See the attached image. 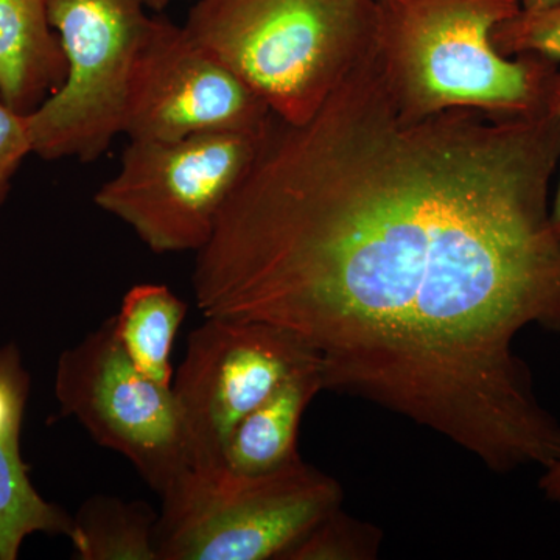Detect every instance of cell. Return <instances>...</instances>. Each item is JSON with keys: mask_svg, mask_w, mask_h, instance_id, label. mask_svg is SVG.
I'll return each mask as SVG.
<instances>
[{"mask_svg": "<svg viewBox=\"0 0 560 560\" xmlns=\"http://www.w3.org/2000/svg\"><path fill=\"white\" fill-rule=\"evenodd\" d=\"M318 357L289 331L209 316L173 375L189 467L224 464L232 431L280 383ZM319 363V361H318Z\"/></svg>", "mask_w": 560, "mask_h": 560, "instance_id": "cell-8", "label": "cell"}, {"mask_svg": "<svg viewBox=\"0 0 560 560\" xmlns=\"http://www.w3.org/2000/svg\"><path fill=\"white\" fill-rule=\"evenodd\" d=\"M539 488L548 500L560 503V453L550 466L545 467Z\"/></svg>", "mask_w": 560, "mask_h": 560, "instance_id": "cell-19", "label": "cell"}, {"mask_svg": "<svg viewBox=\"0 0 560 560\" xmlns=\"http://www.w3.org/2000/svg\"><path fill=\"white\" fill-rule=\"evenodd\" d=\"M372 55L401 113L474 108L523 117L547 110L560 62L503 57L490 33L521 13V0H374Z\"/></svg>", "mask_w": 560, "mask_h": 560, "instance_id": "cell-2", "label": "cell"}, {"mask_svg": "<svg viewBox=\"0 0 560 560\" xmlns=\"http://www.w3.org/2000/svg\"><path fill=\"white\" fill-rule=\"evenodd\" d=\"M271 114L259 95L186 28L151 18L125 114L124 132L130 140L260 135Z\"/></svg>", "mask_w": 560, "mask_h": 560, "instance_id": "cell-9", "label": "cell"}, {"mask_svg": "<svg viewBox=\"0 0 560 560\" xmlns=\"http://www.w3.org/2000/svg\"><path fill=\"white\" fill-rule=\"evenodd\" d=\"M50 0H0V94L21 114L61 86L66 60L49 21Z\"/></svg>", "mask_w": 560, "mask_h": 560, "instance_id": "cell-10", "label": "cell"}, {"mask_svg": "<svg viewBox=\"0 0 560 560\" xmlns=\"http://www.w3.org/2000/svg\"><path fill=\"white\" fill-rule=\"evenodd\" d=\"M523 11H545L559 9L560 0H521Z\"/></svg>", "mask_w": 560, "mask_h": 560, "instance_id": "cell-20", "label": "cell"}, {"mask_svg": "<svg viewBox=\"0 0 560 560\" xmlns=\"http://www.w3.org/2000/svg\"><path fill=\"white\" fill-rule=\"evenodd\" d=\"M260 135L130 140L119 172L95 191L94 202L151 253H198L248 171Z\"/></svg>", "mask_w": 560, "mask_h": 560, "instance_id": "cell-6", "label": "cell"}, {"mask_svg": "<svg viewBox=\"0 0 560 560\" xmlns=\"http://www.w3.org/2000/svg\"><path fill=\"white\" fill-rule=\"evenodd\" d=\"M323 390L318 361L291 372L232 431L224 451V466L237 474L259 475L301 459L298 436L302 416Z\"/></svg>", "mask_w": 560, "mask_h": 560, "instance_id": "cell-11", "label": "cell"}, {"mask_svg": "<svg viewBox=\"0 0 560 560\" xmlns=\"http://www.w3.org/2000/svg\"><path fill=\"white\" fill-rule=\"evenodd\" d=\"M560 119L401 113L372 49L304 124L271 114L197 253L205 318L318 357L324 390L440 433L497 474L550 466L560 423L517 335L560 337Z\"/></svg>", "mask_w": 560, "mask_h": 560, "instance_id": "cell-1", "label": "cell"}, {"mask_svg": "<svg viewBox=\"0 0 560 560\" xmlns=\"http://www.w3.org/2000/svg\"><path fill=\"white\" fill-rule=\"evenodd\" d=\"M187 311L186 302L167 285L139 283L127 291L113 316L117 338L132 363L164 386L173 383L171 357Z\"/></svg>", "mask_w": 560, "mask_h": 560, "instance_id": "cell-12", "label": "cell"}, {"mask_svg": "<svg viewBox=\"0 0 560 560\" xmlns=\"http://www.w3.org/2000/svg\"><path fill=\"white\" fill-rule=\"evenodd\" d=\"M547 110L560 119V69L552 75L550 88H548ZM551 221L560 232V183L551 201Z\"/></svg>", "mask_w": 560, "mask_h": 560, "instance_id": "cell-18", "label": "cell"}, {"mask_svg": "<svg viewBox=\"0 0 560 560\" xmlns=\"http://www.w3.org/2000/svg\"><path fill=\"white\" fill-rule=\"evenodd\" d=\"M374 22V0H198L184 28L298 125L370 54Z\"/></svg>", "mask_w": 560, "mask_h": 560, "instance_id": "cell-3", "label": "cell"}, {"mask_svg": "<svg viewBox=\"0 0 560 560\" xmlns=\"http://www.w3.org/2000/svg\"><path fill=\"white\" fill-rule=\"evenodd\" d=\"M156 523L142 501L94 495L73 517L69 539L80 560H158Z\"/></svg>", "mask_w": 560, "mask_h": 560, "instance_id": "cell-13", "label": "cell"}, {"mask_svg": "<svg viewBox=\"0 0 560 560\" xmlns=\"http://www.w3.org/2000/svg\"><path fill=\"white\" fill-rule=\"evenodd\" d=\"M161 501L158 560H282L342 489L302 459L259 475L219 464L184 470Z\"/></svg>", "mask_w": 560, "mask_h": 560, "instance_id": "cell-4", "label": "cell"}, {"mask_svg": "<svg viewBox=\"0 0 560 560\" xmlns=\"http://www.w3.org/2000/svg\"><path fill=\"white\" fill-rule=\"evenodd\" d=\"M33 154L27 114L18 113L0 94V208L11 190V180L22 162Z\"/></svg>", "mask_w": 560, "mask_h": 560, "instance_id": "cell-17", "label": "cell"}, {"mask_svg": "<svg viewBox=\"0 0 560 560\" xmlns=\"http://www.w3.org/2000/svg\"><path fill=\"white\" fill-rule=\"evenodd\" d=\"M72 529L73 517L33 486L21 444L0 440V560L20 558L33 534L69 537Z\"/></svg>", "mask_w": 560, "mask_h": 560, "instance_id": "cell-14", "label": "cell"}, {"mask_svg": "<svg viewBox=\"0 0 560 560\" xmlns=\"http://www.w3.org/2000/svg\"><path fill=\"white\" fill-rule=\"evenodd\" d=\"M493 47L503 57L540 54L560 62V7L545 11H521L490 33Z\"/></svg>", "mask_w": 560, "mask_h": 560, "instance_id": "cell-16", "label": "cell"}, {"mask_svg": "<svg viewBox=\"0 0 560 560\" xmlns=\"http://www.w3.org/2000/svg\"><path fill=\"white\" fill-rule=\"evenodd\" d=\"M145 7L147 0H50L66 75L27 114L33 154L91 162L124 135L132 73L151 22Z\"/></svg>", "mask_w": 560, "mask_h": 560, "instance_id": "cell-5", "label": "cell"}, {"mask_svg": "<svg viewBox=\"0 0 560 560\" xmlns=\"http://www.w3.org/2000/svg\"><path fill=\"white\" fill-rule=\"evenodd\" d=\"M55 397L62 415L75 419L101 447L130 460L160 495L189 469L172 386L136 368L121 348L114 318L61 353Z\"/></svg>", "mask_w": 560, "mask_h": 560, "instance_id": "cell-7", "label": "cell"}, {"mask_svg": "<svg viewBox=\"0 0 560 560\" xmlns=\"http://www.w3.org/2000/svg\"><path fill=\"white\" fill-rule=\"evenodd\" d=\"M168 2H172V0H147V5L160 10L164 9V7L167 5Z\"/></svg>", "mask_w": 560, "mask_h": 560, "instance_id": "cell-21", "label": "cell"}, {"mask_svg": "<svg viewBox=\"0 0 560 560\" xmlns=\"http://www.w3.org/2000/svg\"><path fill=\"white\" fill-rule=\"evenodd\" d=\"M381 541V530L338 508L308 529L282 560H371L377 558Z\"/></svg>", "mask_w": 560, "mask_h": 560, "instance_id": "cell-15", "label": "cell"}]
</instances>
